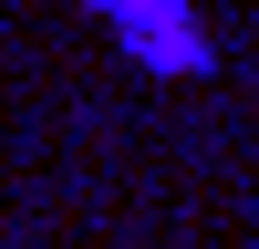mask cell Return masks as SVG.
<instances>
[{
    "label": "cell",
    "mask_w": 259,
    "mask_h": 249,
    "mask_svg": "<svg viewBox=\"0 0 259 249\" xmlns=\"http://www.w3.org/2000/svg\"><path fill=\"white\" fill-rule=\"evenodd\" d=\"M145 83H207L218 73V42H207V11L197 0H73Z\"/></svg>",
    "instance_id": "6da1fadb"
}]
</instances>
